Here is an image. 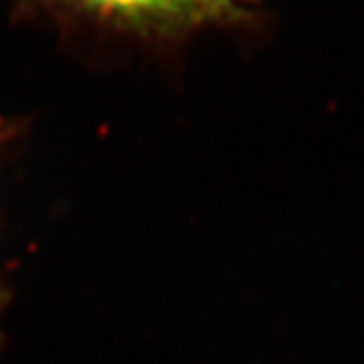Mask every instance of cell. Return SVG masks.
<instances>
[{
	"instance_id": "cell-1",
	"label": "cell",
	"mask_w": 364,
	"mask_h": 364,
	"mask_svg": "<svg viewBox=\"0 0 364 364\" xmlns=\"http://www.w3.org/2000/svg\"><path fill=\"white\" fill-rule=\"evenodd\" d=\"M91 13L154 26H184L225 18L237 0H69Z\"/></svg>"
},
{
	"instance_id": "cell-2",
	"label": "cell",
	"mask_w": 364,
	"mask_h": 364,
	"mask_svg": "<svg viewBox=\"0 0 364 364\" xmlns=\"http://www.w3.org/2000/svg\"><path fill=\"white\" fill-rule=\"evenodd\" d=\"M237 2H243V0H237Z\"/></svg>"
}]
</instances>
